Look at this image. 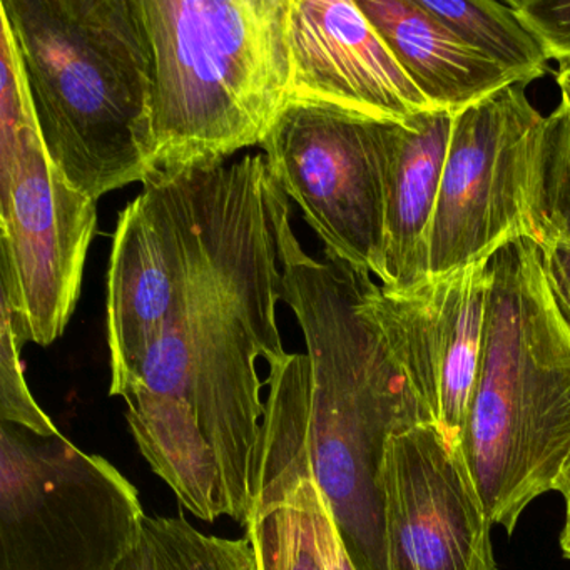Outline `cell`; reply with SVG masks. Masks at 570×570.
I'll return each mask as SVG.
<instances>
[{
    "label": "cell",
    "instance_id": "1",
    "mask_svg": "<svg viewBox=\"0 0 570 570\" xmlns=\"http://www.w3.org/2000/svg\"><path fill=\"white\" fill-rule=\"evenodd\" d=\"M283 302L306 353L269 365L263 429L298 453L332 509L356 570H389L383 466L392 436L433 423L376 312L379 283L325 252L312 258L273 186Z\"/></svg>",
    "mask_w": 570,
    "mask_h": 570
},
{
    "label": "cell",
    "instance_id": "2",
    "mask_svg": "<svg viewBox=\"0 0 570 570\" xmlns=\"http://www.w3.org/2000/svg\"><path fill=\"white\" fill-rule=\"evenodd\" d=\"M286 355L276 316L198 299L159 326L126 395V420L153 472L205 522L246 525L265 402L258 360Z\"/></svg>",
    "mask_w": 570,
    "mask_h": 570
},
{
    "label": "cell",
    "instance_id": "3",
    "mask_svg": "<svg viewBox=\"0 0 570 570\" xmlns=\"http://www.w3.org/2000/svg\"><path fill=\"white\" fill-rule=\"evenodd\" d=\"M46 151L89 198L155 168L153 55L141 0H0Z\"/></svg>",
    "mask_w": 570,
    "mask_h": 570
},
{
    "label": "cell",
    "instance_id": "4",
    "mask_svg": "<svg viewBox=\"0 0 570 570\" xmlns=\"http://www.w3.org/2000/svg\"><path fill=\"white\" fill-rule=\"evenodd\" d=\"M489 279L482 356L455 450L490 522L512 535L570 459V332L532 239L500 248Z\"/></svg>",
    "mask_w": 570,
    "mask_h": 570
},
{
    "label": "cell",
    "instance_id": "5",
    "mask_svg": "<svg viewBox=\"0 0 570 570\" xmlns=\"http://www.w3.org/2000/svg\"><path fill=\"white\" fill-rule=\"evenodd\" d=\"M141 11L155 173L223 165L262 145L292 105L289 0H141Z\"/></svg>",
    "mask_w": 570,
    "mask_h": 570
},
{
    "label": "cell",
    "instance_id": "6",
    "mask_svg": "<svg viewBox=\"0 0 570 570\" xmlns=\"http://www.w3.org/2000/svg\"><path fill=\"white\" fill-rule=\"evenodd\" d=\"M0 246L2 302L22 346L65 335L98 232V202L49 158L18 49L2 45Z\"/></svg>",
    "mask_w": 570,
    "mask_h": 570
},
{
    "label": "cell",
    "instance_id": "7",
    "mask_svg": "<svg viewBox=\"0 0 570 570\" xmlns=\"http://www.w3.org/2000/svg\"><path fill=\"white\" fill-rule=\"evenodd\" d=\"M145 517L105 456L0 422V570H118Z\"/></svg>",
    "mask_w": 570,
    "mask_h": 570
},
{
    "label": "cell",
    "instance_id": "8",
    "mask_svg": "<svg viewBox=\"0 0 570 570\" xmlns=\"http://www.w3.org/2000/svg\"><path fill=\"white\" fill-rule=\"evenodd\" d=\"M515 82L453 116L430 233V278L487 262L515 239L546 242L539 166L547 116Z\"/></svg>",
    "mask_w": 570,
    "mask_h": 570
},
{
    "label": "cell",
    "instance_id": "9",
    "mask_svg": "<svg viewBox=\"0 0 570 570\" xmlns=\"http://www.w3.org/2000/svg\"><path fill=\"white\" fill-rule=\"evenodd\" d=\"M269 175L325 252L383 282V122L323 106L292 105L262 142Z\"/></svg>",
    "mask_w": 570,
    "mask_h": 570
},
{
    "label": "cell",
    "instance_id": "10",
    "mask_svg": "<svg viewBox=\"0 0 570 570\" xmlns=\"http://www.w3.org/2000/svg\"><path fill=\"white\" fill-rule=\"evenodd\" d=\"M383 495L389 570H495L493 523L435 423L392 436Z\"/></svg>",
    "mask_w": 570,
    "mask_h": 570
},
{
    "label": "cell",
    "instance_id": "11",
    "mask_svg": "<svg viewBox=\"0 0 570 570\" xmlns=\"http://www.w3.org/2000/svg\"><path fill=\"white\" fill-rule=\"evenodd\" d=\"M489 283L487 259L410 292H376L390 346L452 449L479 372Z\"/></svg>",
    "mask_w": 570,
    "mask_h": 570
},
{
    "label": "cell",
    "instance_id": "12",
    "mask_svg": "<svg viewBox=\"0 0 570 570\" xmlns=\"http://www.w3.org/2000/svg\"><path fill=\"white\" fill-rule=\"evenodd\" d=\"M292 105L405 122L432 105L356 0H289ZM289 105V106H292Z\"/></svg>",
    "mask_w": 570,
    "mask_h": 570
},
{
    "label": "cell",
    "instance_id": "13",
    "mask_svg": "<svg viewBox=\"0 0 570 570\" xmlns=\"http://www.w3.org/2000/svg\"><path fill=\"white\" fill-rule=\"evenodd\" d=\"M453 116L439 109L405 122H383L385 141L386 292L430 279V233L445 168Z\"/></svg>",
    "mask_w": 570,
    "mask_h": 570
},
{
    "label": "cell",
    "instance_id": "14",
    "mask_svg": "<svg viewBox=\"0 0 570 570\" xmlns=\"http://www.w3.org/2000/svg\"><path fill=\"white\" fill-rule=\"evenodd\" d=\"M356 4L410 81L439 111L456 116L500 89L522 82L466 46L419 0H356Z\"/></svg>",
    "mask_w": 570,
    "mask_h": 570
},
{
    "label": "cell",
    "instance_id": "15",
    "mask_svg": "<svg viewBox=\"0 0 570 570\" xmlns=\"http://www.w3.org/2000/svg\"><path fill=\"white\" fill-rule=\"evenodd\" d=\"M246 539L256 570H323L308 483L302 473L256 462Z\"/></svg>",
    "mask_w": 570,
    "mask_h": 570
},
{
    "label": "cell",
    "instance_id": "16",
    "mask_svg": "<svg viewBox=\"0 0 570 570\" xmlns=\"http://www.w3.org/2000/svg\"><path fill=\"white\" fill-rule=\"evenodd\" d=\"M426 12L459 36L466 46L485 56L522 82L549 72V56L540 39L527 28L507 2L466 0H419Z\"/></svg>",
    "mask_w": 570,
    "mask_h": 570
},
{
    "label": "cell",
    "instance_id": "17",
    "mask_svg": "<svg viewBox=\"0 0 570 570\" xmlns=\"http://www.w3.org/2000/svg\"><path fill=\"white\" fill-rule=\"evenodd\" d=\"M118 570H256L248 539L199 532L185 519L145 517L135 549Z\"/></svg>",
    "mask_w": 570,
    "mask_h": 570
},
{
    "label": "cell",
    "instance_id": "18",
    "mask_svg": "<svg viewBox=\"0 0 570 570\" xmlns=\"http://www.w3.org/2000/svg\"><path fill=\"white\" fill-rule=\"evenodd\" d=\"M537 203L547 238L570 243V102L563 98L547 116Z\"/></svg>",
    "mask_w": 570,
    "mask_h": 570
},
{
    "label": "cell",
    "instance_id": "19",
    "mask_svg": "<svg viewBox=\"0 0 570 570\" xmlns=\"http://www.w3.org/2000/svg\"><path fill=\"white\" fill-rule=\"evenodd\" d=\"M0 422L16 423L41 435H56L52 420L39 406L26 382L22 368V343L19 342L11 316L4 306H0Z\"/></svg>",
    "mask_w": 570,
    "mask_h": 570
},
{
    "label": "cell",
    "instance_id": "20",
    "mask_svg": "<svg viewBox=\"0 0 570 570\" xmlns=\"http://www.w3.org/2000/svg\"><path fill=\"white\" fill-rule=\"evenodd\" d=\"M273 465L283 466L295 473H302L308 483L309 500H312L313 523H315L316 543H318L320 557H322L323 570H356L350 560L348 552L343 546L342 537L336 529L332 509L326 502L320 487L309 475L305 462L298 453L293 452L285 442L273 435L268 430H262L259 439L258 459Z\"/></svg>",
    "mask_w": 570,
    "mask_h": 570
},
{
    "label": "cell",
    "instance_id": "21",
    "mask_svg": "<svg viewBox=\"0 0 570 570\" xmlns=\"http://www.w3.org/2000/svg\"><path fill=\"white\" fill-rule=\"evenodd\" d=\"M513 11L540 39L559 71L570 69V0H510Z\"/></svg>",
    "mask_w": 570,
    "mask_h": 570
},
{
    "label": "cell",
    "instance_id": "22",
    "mask_svg": "<svg viewBox=\"0 0 570 570\" xmlns=\"http://www.w3.org/2000/svg\"><path fill=\"white\" fill-rule=\"evenodd\" d=\"M540 252L550 295L570 332V243L547 238Z\"/></svg>",
    "mask_w": 570,
    "mask_h": 570
},
{
    "label": "cell",
    "instance_id": "23",
    "mask_svg": "<svg viewBox=\"0 0 570 570\" xmlns=\"http://www.w3.org/2000/svg\"><path fill=\"white\" fill-rule=\"evenodd\" d=\"M553 490L563 497L566 505H570V459L567 462L566 469H563L562 475L557 480L556 489Z\"/></svg>",
    "mask_w": 570,
    "mask_h": 570
},
{
    "label": "cell",
    "instance_id": "24",
    "mask_svg": "<svg viewBox=\"0 0 570 570\" xmlns=\"http://www.w3.org/2000/svg\"><path fill=\"white\" fill-rule=\"evenodd\" d=\"M560 549H562L563 556L570 560V505H567L566 522L560 532Z\"/></svg>",
    "mask_w": 570,
    "mask_h": 570
},
{
    "label": "cell",
    "instance_id": "25",
    "mask_svg": "<svg viewBox=\"0 0 570 570\" xmlns=\"http://www.w3.org/2000/svg\"><path fill=\"white\" fill-rule=\"evenodd\" d=\"M557 85H559L560 98L567 99V101L570 102V69L559 71V75H557Z\"/></svg>",
    "mask_w": 570,
    "mask_h": 570
}]
</instances>
